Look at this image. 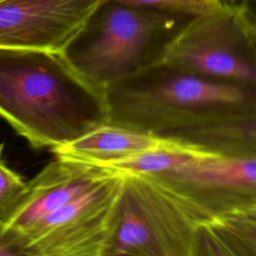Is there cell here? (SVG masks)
Segmentation results:
<instances>
[{
	"mask_svg": "<svg viewBox=\"0 0 256 256\" xmlns=\"http://www.w3.org/2000/svg\"><path fill=\"white\" fill-rule=\"evenodd\" d=\"M0 118L50 150L107 121L102 93L59 53L0 48Z\"/></svg>",
	"mask_w": 256,
	"mask_h": 256,
	"instance_id": "obj_1",
	"label": "cell"
},
{
	"mask_svg": "<svg viewBox=\"0 0 256 256\" xmlns=\"http://www.w3.org/2000/svg\"><path fill=\"white\" fill-rule=\"evenodd\" d=\"M107 121L168 136L256 109V85L192 73L161 61L104 92Z\"/></svg>",
	"mask_w": 256,
	"mask_h": 256,
	"instance_id": "obj_2",
	"label": "cell"
},
{
	"mask_svg": "<svg viewBox=\"0 0 256 256\" xmlns=\"http://www.w3.org/2000/svg\"><path fill=\"white\" fill-rule=\"evenodd\" d=\"M193 16L104 0L60 54L104 96L111 85L163 61Z\"/></svg>",
	"mask_w": 256,
	"mask_h": 256,
	"instance_id": "obj_3",
	"label": "cell"
},
{
	"mask_svg": "<svg viewBox=\"0 0 256 256\" xmlns=\"http://www.w3.org/2000/svg\"><path fill=\"white\" fill-rule=\"evenodd\" d=\"M123 174L105 256H193L197 229L208 214L158 176Z\"/></svg>",
	"mask_w": 256,
	"mask_h": 256,
	"instance_id": "obj_4",
	"label": "cell"
},
{
	"mask_svg": "<svg viewBox=\"0 0 256 256\" xmlns=\"http://www.w3.org/2000/svg\"><path fill=\"white\" fill-rule=\"evenodd\" d=\"M123 184L112 169L13 246L31 256H105Z\"/></svg>",
	"mask_w": 256,
	"mask_h": 256,
	"instance_id": "obj_5",
	"label": "cell"
},
{
	"mask_svg": "<svg viewBox=\"0 0 256 256\" xmlns=\"http://www.w3.org/2000/svg\"><path fill=\"white\" fill-rule=\"evenodd\" d=\"M163 61L199 75L256 85V51L237 8L193 16Z\"/></svg>",
	"mask_w": 256,
	"mask_h": 256,
	"instance_id": "obj_6",
	"label": "cell"
},
{
	"mask_svg": "<svg viewBox=\"0 0 256 256\" xmlns=\"http://www.w3.org/2000/svg\"><path fill=\"white\" fill-rule=\"evenodd\" d=\"M101 0H0V48L62 53Z\"/></svg>",
	"mask_w": 256,
	"mask_h": 256,
	"instance_id": "obj_7",
	"label": "cell"
},
{
	"mask_svg": "<svg viewBox=\"0 0 256 256\" xmlns=\"http://www.w3.org/2000/svg\"><path fill=\"white\" fill-rule=\"evenodd\" d=\"M111 170L56 157L26 183V188L15 205L0 216L3 239L14 245Z\"/></svg>",
	"mask_w": 256,
	"mask_h": 256,
	"instance_id": "obj_8",
	"label": "cell"
},
{
	"mask_svg": "<svg viewBox=\"0 0 256 256\" xmlns=\"http://www.w3.org/2000/svg\"><path fill=\"white\" fill-rule=\"evenodd\" d=\"M155 176L179 189L211 218L256 192V159L209 154Z\"/></svg>",
	"mask_w": 256,
	"mask_h": 256,
	"instance_id": "obj_9",
	"label": "cell"
},
{
	"mask_svg": "<svg viewBox=\"0 0 256 256\" xmlns=\"http://www.w3.org/2000/svg\"><path fill=\"white\" fill-rule=\"evenodd\" d=\"M172 142L169 137L105 121L51 151L56 157L111 168L122 160L164 148Z\"/></svg>",
	"mask_w": 256,
	"mask_h": 256,
	"instance_id": "obj_10",
	"label": "cell"
},
{
	"mask_svg": "<svg viewBox=\"0 0 256 256\" xmlns=\"http://www.w3.org/2000/svg\"><path fill=\"white\" fill-rule=\"evenodd\" d=\"M215 155L256 159V109L247 110L168 136Z\"/></svg>",
	"mask_w": 256,
	"mask_h": 256,
	"instance_id": "obj_11",
	"label": "cell"
},
{
	"mask_svg": "<svg viewBox=\"0 0 256 256\" xmlns=\"http://www.w3.org/2000/svg\"><path fill=\"white\" fill-rule=\"evenodd\" d=\"M204 224L230 256H256V209L228 211Z\"/></svg>",
	"mask_w": 256,
	"mask_h": 256,
	"instance_id": "obj_12",
	"label": "cell"
},
{
	"mask_svg": "<svg viewBox=\"0 0 256 256\" xmlns=\"http://www.w3.org/2000/svg\"><path fill=\"white\" fill-rule=\"evenodd\" d=\"M104 1V0H101ZM123 3L152 7L188 15L205 14L216 11L220 7L214 0H115Z\"/></svg>",
	"mask_w": 256,
	"mask_h": 256,
	"instance_id": "obj_13",
	"label": "cell"
},
{
	"mask_svg": "<svg viewBox=\"0 0 256 256\" xmlns=\"http://www.w3.org/2000/svg\"><path fill=\"white\" fill-rule=\"evenodd\" d=\"M26 183L20 174L6 165L0 147V216L7 213L15 205L23 194Z\"/></svg>",
	"mask_w": 256,
	"mask_h": 256,
	"instance_id": "obj_14",
	"label": "cell"
},
{
	"mask_svg": "<svg viewBox=\"0 0 256 256\" xmlns=\"http://www.w3.org/2000/svg\"><path fill=\"white\" fill-rule=\"evenodd\" d=\"M193 256H230L215 235L203 223L196 232Z\"/></svg>",
	"mask_w": 256,
	"mask_h": 256,
	"instance_id": "obj_15",
	"label": "cell"
},
{
	"mask_svg": "<svg viewBox=\"0 0 256 256\" xmlns=\"http://www.w3.org/2000/svg\"><path fill=\"white\" fill-rule=\"evenodd\" d=\"M237 9L250 24L256 27V0H241Z\"/></svg>",
	"mask_w": 256,
	"mask_h": 256,
	"instance_id": "obj_16",
	"label": "cell"
},
{
	"mask_svg": "<svg viewBox=\"0 0 256 256\" xmlns=\"http://www.w3.org/2000/svg\"><path fill=\"white\" fill-rule=\"evenodd\" d=\"M0 256H31L17 247L7 243L2 237V221L0 219Z\"/></svg>",
	"mask_w": 256,
	"mask_h": 256,
	"instance_id": "obj_17",
	"label": "cell"
},
{
	"mask_svg": "<svg viewBox=\"0 0 256 256\" xmlns=\"http://www.w3.org/2000/svg\"><path fill=\"white\" fill-rule=\"evenodd\" d=\"M244 209H256V192L252 193L244 198H242L236 205L235 207L230 210H244Z\"/></svg>",
	"mask_w": 256,
	"mask_h": 256,
	"instance_id": "obj_18",
	"label": "cell"
},
{
	"mask_svg": "<svg viewBox=\"0 0 256 256\" xmlns=\"http://www.w3.org/2000/svg\"><path fill=\"white\" fill-rule=\"evenodd\" d=\"M220 7L222 8H229V9H236L239 6L241 0H214Z\"/></svg>",
	"mask_w": 256,
	"mask_h": 256,
	"instance_id": "obj_19",
	"label": "cell"
},
{
	"mask_svg": "<svg viewBox=\"0 0 256 256\" xmlns=\"http://www.w3.org/2000/svg\"><path fill=\"white\" fill-rule=\"evenodd\" d=\"M239 11V10H238ZM242 15V14H241ZM243 17V16H242ZM244 18V17H243ZM245 22H246V25L248 27V30H249V33H250V36H251V39H252V42H253V45H254V48H255V51H256V27H254L252 24H250L245 18H244Z\"/></svg>",
	"mask_w": 256,
	"mask_h": 256,
	"instance_id": "obj_20",
	"label": "cell"
}]
</instances>
